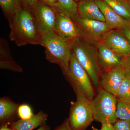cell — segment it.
<instances>
[{
  "label": "cell",
  "instance_id": "cell-1",
  "mask_svg": "<svg viewBox=\"0 0 130 130\" xmlns=\"http://www.w3.org/2000/svg\"><path fill=\"white\" fill-rule=\"evenodd\" d=\"M8 21L11 29L9 38L17 46L41 45V36L32 13L22 8Z\"/></svg>",
  "mask_w": 130,
  "mask_h": 130
},
{
  "label": "cell",
  "instance_id": "cell-2",
  "mask_svg": "<svg viewBox=\"0 0 130 130\" xmlns=\"http://www.w3.org/2000/svg\"><path fill=\"white\" fill-rule=\"evenodd\" d=\"M72 53L89 76L93 85L98 91L101 88V68L98 61L96 46L81 36L70 44Z\"/></svg>",
  "mask_w": 130,
  "mask_h": 130
},
{
  "label": "cell",
  "instance_id": "cell-3",
  "mask_svg": "<svg viewBox=\"0 0 130 130\" xmlns=\"http://www.w3.org/2000/svg\"><path fill=\"white\" fill-rule=\"evenodd\" d=\"M41 45L45 48V57L50 63L59 66L62 72L69 69L72 52L70 43L53 31L40 34Z\"/></svg>",
  "mask_w": 130,
  "mask_h": 130
},
{
  "label": "cell",
  "instance_id": "cell-4",
  "mask_svg": "<svg viewBox=\"0 0 130 130\" xmlns=\"http://www.w3.org/2000/svg\"><path fill=\"white\" fill-rule=\"evenodd\" d=\"M62 73L72 87L76 100L89 103L94 99L95 93L90 77L72 53L68 71Z\"/></svg>",
  "mask_w": 130,
  "mask_h": 130
},
{
  "label": "cell",
  "instance_id": "cell-5",
  "mask_svg": "<svg viewBox=\"0 0 130 130\" xmlns=\"http://www.w3.org/2000/svg\"><path fill=\"white\" fill-rule=\"evenodd\" d=\"M89 105L95 121L101 123L113 124L118 119L116 116L118 98L111 93L101 88Z\"/></svg>",
  "mask_w": 130,
  "mask_h": 130
},
{
  "label": "cell",
  "instance_id": "cell-6",
  "mask_svg": "<svg viewBox=\"0 0 130 130\" xmlns=\"http://www.w3.org/2000/svg\"><path fill=\"white\" fill-rule=\"evenodd\" d=\"M70 17L81 37L95 46L104 34L111 29L106 22L84 18L77 14Z\"/></svg>",
  "mask_w": 130,
  "mask_h": 130
},
{
  "label": "cell",
  "instance_id": "cell-7",
  "mask_svg": "<svg viewBox=\"0 0 130 130\" xmlns=\"http://www.w3.org/2000/svg\"><path fill=\"white\" fill-rule=\"evenodd\" d=\"M89 103L76 100L71 102L68 119L72 130H85L94 121Z\"/></svg>",
  "mask_w": 130,
  "mask_h": 130
},
{
  "label": "cell",
  "instance_id": "cell-8",
  "mask_svg": "<svg viewBox=\"0 0 130 130\" xmlns=\"http://www.w3.org/2000/svg\"><path fill=\"white\" fill-rule=\"evenodd\" d=\"M57 13L53 7L40 0L32 13L40 34L53 30Z\"/></svg>",
  "mask_w": 130,
  "mask_h": 130
},
{
  "label": "cell",
  "instance_id": "cell-9",
  "mask_svg": "<svg viewBox=\"0 0 130 130\" xmlns=\"http://www.w3.org/2000/svg\"><path fill=\"white\" fill-rule=\"evenodd\" d=\"M53 31L63 40L71 44L81 36L76 26L70 16L58 13Z\"/></svg>",
  "mask_w": 130,
  "mask_h": 130
},
{
  "label": "cell",
  "instance_id": "cell-10",
  "mask_svg": "<svg viewBox=\"0 0 130 130\" xmlns=\"http://www.w3.org/2000/svg\"><path fill=\"white\" fill-rule=\"evenodd\" d=\"M101 41L121 57L130 55V44L118 29H112L106 32Z\"/></svg>",
  "mask_w": 130,
  "mask_h": 130
},
{
  "label": "cell",
  "instance_id": "cell-11",
  "mask_svg": "<svg viewBox=\"0 0 130 130\" xmlns=\"http://www.w3.org/2000/svg\"><path fill=\"white\" fill-rule=\"evenodd\" d=\"M125 78L122 66L117 67L105 71L103 73L102 72L100 78L101 88L116 96L119 86Z\"/></svg>",
  "mask_w": 130,
  "mask_h": 130
},
{
  "label": "cell",
  "instance_id": "cell-12",
  "mask_svg": "<svg viewBox=\"0 0 130 130\" xmlns=\"http://www.w3.org/2000/svg\"><path fill=\"white\" fill-rule=\"evenodd\" d=\"M96 47L99 63L104 71L122 66L123 57L116 53L101 41L98 43Z\"/></svg>",
  "mask_w": 130,
  "mask_h": 130
},
{
  "label": "cell",
  "instance_id": "cell-13",
  "mask_svg": "<svg viewBox=\"0 0 130 130\" xmlns=\"http://www.w3.org/2000/svg\"><path fill=\"white\" fill-rule=\"evenodd\" d=\"M19 104L10 98L4 96L0 98V124L1 125L9 124L19 118L18 108Z\"/></svg>",
  "mask_w": 130,
  "mask_h": 130
},
{
  "label": "cell",
  "instance_id": "cell-14",
  "mask_svg": "<svg viewBox=\"0 0 130 130\" xmlns=\"http://www.w3.org/2000/svg\"><path fill=\"white\" fill-rule=\"evenodd\" d=\"M77 14L84 18L105 22V17L94 0H83L78 3Z\"/></svg>",
  "mask_w": 130,
  "mask_h": 130
},
{
  "label": "cell",
  "instance_id": "cell-15",
  "mask_svg": "<svg viewBox=\"0 0 130 130\" xmlns=\"http://www.w3.org/2000/svg\"><path fill=\"white\" fill-rule=\"evenodd\" d=\"M48 115L40 111L30 119H19L9 123V127L13 130H32L46 123Z\"/></svg>",
  "mask_w": 130,
  "mask_h": 130
},
{
  "label": "cell",
  "instance_id": "cell-16",
  "mask_svg": "<svg viewBox=\"0 0 130 130\" xmlns=\"http://www.w3.org/2000/svg\"><path fill=\"white\" fill-rule=\"evenodd\" d=\"M94 1L105 17V22L110 29H118L128 21L119 16L104 1Z\"/></svg>",
  "mask_w": 130,
  "mask_h": 130
},
{
  "label": "cell",
  "instance_id": "cell-17",
  "mask_svg": "<svg viewBox=\"0 0 130 130\" xmlns=\"http://www.w3.org/2000/svg\"><path fill=\"white\" fill-rule=\"evenodd\" d=\"M0 68L15 72L23 71L22 68L13 60L8 43L3 38H1L0 40Z\"/></svg>",
  "mask_w": 130,
  "mask_h": 130
},
{
  "label": "cell",
  "instance_id": "cell-18",
  "mask_svg": "<svg viewBox=\"0 0 130 130\" xmlns=\"http://www.w3.org/2000/svg\"><path fill=\"white\" fill-rule=\"evenodd\" d=\"M78 3L74 0H57L53 7L57 13L69 16L78 13Z\"/></svg>",
  "mask_w": 130,
  "mask_h": 130
},
{
  "label": "cell",
  "instance_id": "cell-19",
  "mask_svg": "<svg viewBox=\"0 0 130 130\" xmlns=\"http://www.w3.org/2000/svg\"><path fill=\"white\" fill-rule=\"evenodd\" d=\"M106 3L117 14L130 21V6L126 0H102Z\"/></svg>",
  "mask_w": 130,
  "mask_h": 130
},
{
  "label": "cell",
  "instance_id": "cell-20",
  "mask_svg": "<svg viewBox=\"0 0 130 130\" xmlns=\"http://www.w3.org/2000/svg\"><path fill=\"white\" fill-rule=\"evenodd\" d=\"M0 5L8 20L23 7L22 0H0Z\"/></svg>",
  "mask_w": 130,
  "mask_h": 130
},
{
  "label": "cell",
  "instance_id": "cell-21",
  "mask_svg": "<svg viewBox=\"0 0 130 130\" xmlns=\"http://www.w3.org/2000/svg\"><path fill=\"white\" fill-rule=\"evenodd\" d=\"M116 96L124 102H130V79L126 77L119 86Z\"/></svg>",
  "mask_w": 130,
  "mask_h": 130
},
{
  "label": "cell",
  "instance_id": "cell-22",
  "mask_svg": "<svg viewBox=\"0 0 130 130\" xmlns=\"http://www.w3.org/2000/svg\"><path fill=\"white\" fill-rule=\"evenodd\" d=\"M116 116L119 119L130 121V102H124L118 99Z\"/></svg>",
  "mask_w": 130,
  "mask_h": 130
},
{
  "label": "cell",
  "instance_id": "cell-23",
  "mask_svg": "<svg viewBox=\"0 0 130 130\" xmlns=\"http://www.w3.org/2000/svg\"><path fill=\"white\" fill-rule=\"evenodd\" d=\"M18 112L19 118L21 120L30 119L35 115L33 113L31 107L26 103L19 105Z\"/></svg>",
  "mask_w": 130,
  "mask_h": 130
},
{
  "label": "cell",
  "instance_id": "cell-24",
  "mask_svg": "<svg viewBox=\"0 0 130 130\" xmlns=\"http://www.w3.org/2000/svg\"><path fill=\"white\" fill-rule=\"evenodd\" d=\"M116 130H130V121L118 119L113 124Z\"/></svg>",
  "mask_w": 130,
  "mask_h": 130
},
{
  "label": "cell",
  "instance_id": "cell-25",
  "mask_svg": "<svg viewBox=\"0 0 130 130\" xmlns=\"http://www.w3.org/2000/svg\"><path fill=\"white\" fill-rule=\"evenodd\" d=\"M40 0H22L23 7L33 13L37 7Z\"/></svg>",
  "mask_w": 130,
  "mask_h": 130
},
{
  "label": "cell",
  "instance_id": "cell-26",
  "mask_svg": "<svg viewBox=\"0 0 130 130\" xmlns=\"http://www.w3.org/2000/svg\"><path fill=\"white\" fill-rule=\"evenodd\" d=\"M122 66L126 77L130 79V55L123 57Z\"/></svg>",
  "mask_w": 130,
  "mask_h": 130
},
{
  "label": "cell",
  "instance_id": "cell-27",
  "mask_svg": "<svg viewBox=\"0 0 130 130\" xmlns=\"http://www.w3.org/2000/svg\"><path fill=\"white\" fill-rule=\"evenodd\" d=\"M130 44V21H128L120 28L118 29Z\"/></svg>",
  "mask_w": 130,
  "mask_h": 130
},
{
  "label": "cell",
  "instance_id": "cell-28",
  "mask_svg": "<svg viewBox=\"0 0 130 130\" xmlns=\"http://www.w3.org/2000/svg\"><path fill=\"white\" fill-rule=\"evenodd\" d=\"M53 130H72L68 123V119H66L62 124L56 126Z\"/></svg>",
  "mask_w": 130,
  "mask_h": 130
},
{
  "label": "cell",
  "instance_id": "cell-29",
  "mask_svg": "<svg viewBox=\"0 0 130 130\" xmlns=\"http://www.w3.org/2000/svg\"><path fill=\"white\" fill-rule=\"evenodd\" d=\"M101 129L103 130H116L113 124H102Z\"/></svg>",
  "mask_w": 130,
  "mask_h": 130
},
{
  "label": "cell",
  "instance_id": "cell-30",
  "mask_svg": "<svg viewBox=\"0 0 130 130\" xmlns=\"http://www.w3.org/2000/svg\"><path fill=\"white\" fill-rule=\"evenodd\" d=\"M42 2L49 6L53 7L57 0H40Z\"/></svg>",
  "mask_w": 130,
  "mask_h": 130
},
{
  "label": "cell",
  "instance_id": "cell-31",
  "mask_svg": "<svg viewBox=\"0 0 130 130\" xmlns=\"http://www.w3.org/2000/svg\"><path fill=\"white\" fill-rule=\"evenodd\" d=\"M51 128L50 126L47 124L46 123L40 126L37 130H50Z\"/></svg>",
  "mask_w": 130,
  "mask_h": 130
},
{
  "label": "cell",
  "instance_id": "cell-32",
  "mask_svg": "<svg viewBox=\"0 0 130 130\" xmlns=\"http://www.w3.org/2000/svg\"><path fill=\"white\" fill-rule=\"evenodd\" d=\"M8 124L3 125H1L0 130H13L11 128L8 126Z\"/></svg>",
  "mask_w": 130,
  "mask_h": 130
},
{
  "label": "cell",
  "instance_id": "cell-33",
  "mask_svg": "<svg viewBox=\"0 0 130 130\" xmlns=\"http://www.w3.org/2000/svg\"><path fill=\"white\" fill-rule=\"evenodd\" d=\"M92 129L93 130H103L102 129H98L95 128L94 126H92Z\"/></svg>",
  "mask_w": 130,
  "mask_h": 130
},
{
  "label": "cell",
  "instance_id": "cell-34",
  "mask_svg": "<svg viewBox=\"0 0 130 130\" xmlns=\"http://www.w3.org/2000/svg\"><path fill=\"white\" fill-rule=\"evenodd\" d=\"M75 1H76V2L77 3H78L80 2H81V1H83V0H74Z\"/></svg>",
  "mask_w": 130,
  "mask_h": 130
},
{
  "label": "cell",
  "instance_id": "cell-35",
  "mask_svg": "<svg viewBox=\"0 0 130 130\" xmlns=\"http://www.w3.org/2000/svg\"><path fill=\"white\" fill-rule=\"evenodd\" d=\"M126 1H127V2H128V4H129L130 6V0H126Z\"/></svg>",
  "mask_w": 130,
  "mask_h": 130
}]
</instances>
